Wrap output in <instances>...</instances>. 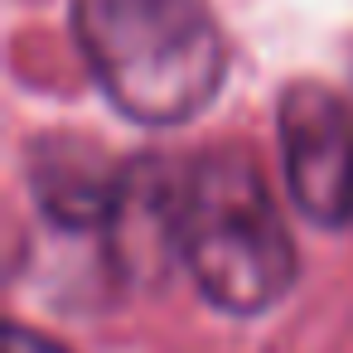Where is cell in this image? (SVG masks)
<instances>
[{
    "instance_id": "6da1fadb",
    "label": "cell",
    "mask_w": 353,
    "mask_h": 353,
    "mask_svg": "<svg viewBox=\"0 0 353 353\" xmlns=\"http://www.w3.org/2000/svg\"><path fill=\"white\" fill-rule=\"evenodd\" d=\"M78 49L117 112L141 126L194 121L228 78L208 0H73Z\"/></svg>"
},
{
    "instance_id": "7a4b0ae2",
    "label": "cell",
    "mask_w": 353,
    "mask_h": 353,
    "mask_svg": "<svg viewBox=\"0 0 353 353\" xmlns=\"http://www.w3.org/2000/svg\"><path fill=\"white\" fill-rule=\"evenodd\" d=\"M179 261L223 314H261L295 285V242L247 150H203L184 170Z\"/></svg>"
},
{
    "instance_id": "3957f363",
    "label": "cell",
    "mask_w": 353,
    "mask_h": 353,
    "mask_svg": "<svg viewBox=\"0 0 353 353\" xmlns=\"http://www.w3.org/2000/svg\"><path fill=\"white\" fill-rule=\"evenodd\" d=\"M281 170L295 208L319 228L353 218V112L324 83H290L276 107Z\"/></svg>"
},
{
    "instance_id": "277c9868",
    "label": "cell",
    "mask_w": 353,
    "mask_h": 353,
    "mask_svg": "<svg viewBox=\"0 0 353 353\" xmlns=\"http://www.w3.org/2000/svg\"><path fill=\"white\" fill-rule=\"evenodd\" d=\"M34 170V203L49 223L63 232H97L107 228L126 165H112L97 155V145L83 141H44L30 155Z\"/></svg>"
},
{
    "instance_id": "5b68a950",
    "label": "cell",
    "mask_w": 353,
    "mask_h": 353,
    "mask_svg": "<svg viewBox=\"0 0 353 353\" xmlns=\"http://www.w3.org/2000/svg\"><path fill=\"white\" fill-rule=\"evenodd\" d=\"M6 353H63V348L54 339H44V334L25 329V324H10L6 329Z\"/></svg>"
}]
</instances>
